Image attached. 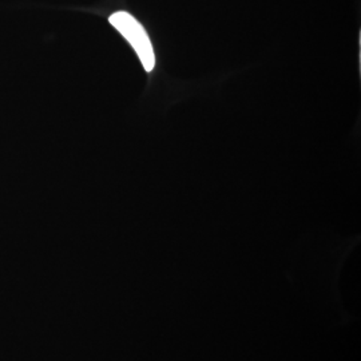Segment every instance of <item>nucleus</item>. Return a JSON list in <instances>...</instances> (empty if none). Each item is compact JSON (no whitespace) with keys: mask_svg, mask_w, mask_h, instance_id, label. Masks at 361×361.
Returning <instances> with one entry per match:
<instances>
[{"mask_svg":"<svg viewBox=\"0 0 361 361\" xmlns=\"http://www.w3.org/2000/svg\"><path fill=\"white\" fill-rule=\"evenodd\" d=\"M110 25L126 39L130 46L137 52L141 63L147 73L153 71L155 66V55L150 38L145 27L126 11H118L109 18Z\"/></svg>","mask_w":361,"mask_h":361,"instance_id":"1","label":"nucleus"}]
</instances>
